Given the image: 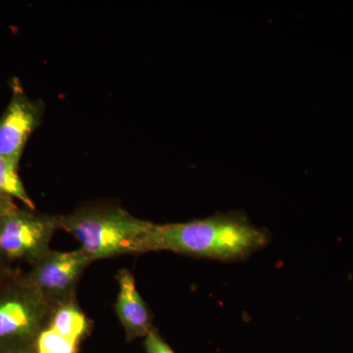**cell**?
I'll list each match as a JSON object with an SVG mask.
<instances>
[{
    "label": "cell",
    "mask_w": 353,
    "mask_h": 353,
    "mask_svg": "<svg viewBox=\"0 0 353 353\" xmlns=\"http://www.w3.org/2000/svg\"><path fill=\"white\" fill-rule=\"evenodd\" d=\"M270 241L266 230L252 225L236 213L171 224H152L141 253L172 252L199 259L241 261Z\"/></svg>",
    "instance_id": "1"
},
{
    "label": "cell",
    "mask_w": 353,
    "mask_h": 353,
    "mask_svg": "<svg viewBox=\"0 0 353 353\" xmlns=\"http://www.w3.org/2000/svg\"><path fill=\"white\" fill-rule=\"evenodd\" d=\"M152 224L116 204H90L57 216L58 229L75 236L92 262L141 253L143 239Z\"/></svg>",
    "instance_id": "2"
},
{
    "label": "cell",
    "mask_w": 353,
    "mask_h": 353,
    "mask_svg": "<svg viewBox=\"0 0 353 353\" xmlns=\"http://www.w3.org/2000/svg\"><path fill=\"white\" fill-rule=\"evenodd\" d=\"M53 306L24 276L0 289V353L34 350Z\"/></svg>",
    "instance_id": "3"
},
{
    "label": "cell",
    "mask_w": 353,
    "mask_h": 353,
    "mask_svg": "<svg viewBox=\"0 0 353 353\" xmlns=\"http://www.w3.org/2000/svg\"><path fill=\"white\" fill-rule=\"evenodd\" d=\"M58 229L57 216L17 208L0 220V257L6 262L30 264L50 252V241Z\"/></svg>",
    "instance_id": "4"
},
{
    "label": "cell",
    "mask_w": 353,
    "mask_h": 353,
    "mask_svg": "<svg viewBox=\"0 0 353 353\" xmlns=\"http://www.w3.org/2000/svg\"><path fill=\"white\" fill-rule=\"evenodd\" d=\"M11 99L0 116V155L19 166L28 141L43 123L46 103L26 94L19 79L8 81Z\"/></svg>",
    "instance_id": "5"
},
{
    "label": "cell",
    "mask_w": 353,
    "mask_h": 353,
    "mask_svg": "<svg viewBox=\"0 0 353 353\" xmlns=\"http://www.w3.org/2000/svg\"><path fill=\"white\" fill-rule=\"evenodd\" d=\"M92 262L81 248L66 252L50 250L31 265L24 277L54 308L74 299L77 284Z\"/></svg>",
    "instance_id": "6"
},
{
    "label": "cell",
    "mask_w": 353,
    "mask_h": 353,
    "mask_svg": "<svg viewBox=\"0 0 353 353\" xmlns=\"http://www.w3.org/2000/svg\"><path fill=\"white\" fill-rule=\"evenodd\" d=\"M117 281L119 292L116 301V313L126 332L127 340L145 338L154 329L152 316L137 289L134 276L127 269H121Z\"/></svg>",
    "instance_id": "7"
},
{
    "label": "cell",
    "mask_w": 353,
    "mask_h": 353,
    "mask_svg": "<svg viewBox=\"0 0 353 353\" xmlns=\"http://www.w3.org/2000/svg\"><path fill=\"white\" fill-rule=\"evenodd\" d=\"M48 327L64 338L80 345L92 329V322L79 307L75 299L55 306Z\"/></svg>",
    "instance_id": "8"
},
{
    "label": "cell",
    "mask_w": 353,
    "mask_h": 353,
    "mask_svg": "<svg viewBox=\"0 0 353 353\" xmlns=\"http://www.w3.org/2000/svg\"><path fill=\"white\" fill-rule=\"evenodd\" d=\"M18 171L19 166L0 155V192L23 202L26 208L36 210V205L28 194Z\"/></svg>",
    "instance_id": "9"
},
{
    "label": "cell",
    "mask_w": 353,
    "mask_h": 353,
    "mask_svg": "<svg viewBox=\"0 0 353 353\" xmlns=\"http://www.w3.org/2000/svg\"><path fill=\"white\" fill-rule=\"evenodd\" d=\"M36 353H78L79 343L64 338L54 330L46 327L37 339Z\"/></svg>",
    "instance_id": "10"
},
{
    "label": "cell",
    "mask_w": 353,
    "mask_h": 353,
    "mask_svg": "<svg viewBox=\"0 0 353 353\" xmlns=\"http://www.w3.org/2000/svg\"><path fill=\"white\" fill-rule=\"evenodd\" d=\"M145 347L146 353H176L155 329L145 336Z\"/></svg>",
    "instance_id": "11"
},
{
    "label": "cell",
    "mask_w": 353,
    "mask_h": 353,
    "mask_svg": "<svg viewBox=\"0 0 353 353\" xmlns=\"http://www.w3.org/2000/svg\"><path fill=\"white\" fill-rule=\"evenodd\" d=\"M14 201H15V199H12V197L0 192V220H1L4 216L10 213L11 211H13L14 209L18 208Z\"/></svg>",
    "instance_id": "12"
},
{
    "label": "cell",
    "mask_w": 353,
    "mask_h": 353,
    "mask_svg": "<svg viewBox=\"0 0 353 353\" xmlns=\"http://www.w3.org/2000/svg\"><path fill=\"white\" fill-rule=\"evenodd\" d=\"M7 264L3 259L0 257V280L6 276L7 272Z\"/></svg>",
    "instance_id": "13"
},
{
    "label": "cell",
    "mask_w": 353,
    "mask_h": 353,
    "mask_svg": "<svg viewBox=\"0 0 353 353\" xmlns=\"http://www.w3.org/2000/svg\"><path fill=\"white\" fill-rule=\"evenodd\" d=\"M23 353H36V352H34V350H32V352H23Z\"/></svg>",
    "instance_id": "14"
}]
</instances>
